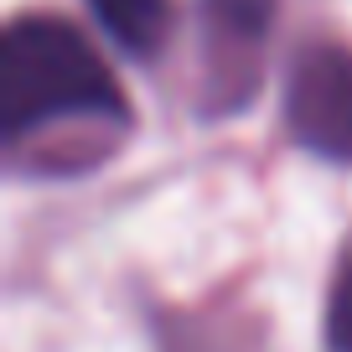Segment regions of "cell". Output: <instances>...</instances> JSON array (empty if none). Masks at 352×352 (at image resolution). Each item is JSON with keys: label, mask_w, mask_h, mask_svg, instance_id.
Returning a JSON list of instances; mask_svg holds the SVG:
<instances>
[{"label": "cell", "mask_w": 352, "mask_h": 352, "mask_svg": "<svg viewBox=\"0 0 352 352\" xmlns=\"http://www.w3.org/2000/svg\"><path fill=\"white\" fill-rule=\"evenodd\" d=\"M327 342L337 352H352V270L337 280V296H331V311H327Z\"/></svg>", "instance_id": "obj_5"}, {"label": "cell", "mask_w": 352, "mask_h": 352, "mask_svg": "<svg viewBox=\"0 0 352 352\" xmlns=\"http://www.w3.org/2000/svg\"><path fill=\"white\" fill-rule=\"evenodd\" d=\"M88 6H94L104 32L135 57L155 52L166 26H171V6H166V0H88Z\"/></svg>", "instance_id": "obj_3"}, {"label": "cell", "mask_w": 352, "mask_h": 352, "mask_svg": "<svg viewBox=\"0 0 352 352\" xmlns=\"http://www.w3.org/2000/svg\"><path fill=\"white\" fill-rule=\"evenodd\" d=\"M120 120L124 99L109 67L57 16H21L0 42V130L21 140L52 120Z\"/></svg>", "instance_id": "obj_1"}, {"label": "cell", "mask_w": 352, "mask_h": 352, "mask_svg": "<svg viewBox=\"0 0 352 352\" xmlns=\"http://www.w3.org/2000/svg\"><path fill=\"white\" fill-rule=\"evenodd\" d=\"M228 42H259V32L270 26V6L275 0H202Z\"/></svg>", "instance_id": "obj_4"}, {"label": "cell", "mask_w": 352, "mask_h": 352, "mask_svg": "<svg viewBox=\"0 0 352 352\" xmlns=\"http://www.w3.org/2000/svg\"><path fill=\"white\" fill-rule=\"evenodd\" d=\"M285 120L306 151L352 161V52L347 47H311L290 73Z\"/></svg>", "instance_id": "obj_2"}]
</instances>
